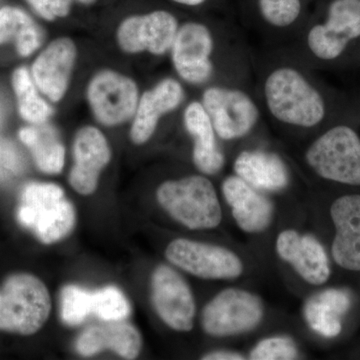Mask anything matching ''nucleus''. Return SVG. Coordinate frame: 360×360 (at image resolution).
<instances>
[{
	"label": "nucleus",
	"mask_w": 360,
	"mask_h": 360,
	"mask_svg": "<svg viewBox=\"0 0 360 360\" xmlns=\"http://www.w3.org/2000/svg\"><path fill=\"white\" fill-rule=\"evenodd\" d=\"M78 49L70 37L52 40L33 60L30 73L40 94L52 103L65 98L77 63Z\"/></svg>",
	"instance_id": "13"
},
{
	"label": "nucleus",
	"mask_w": 360,
	"mask_h": 360,
	"mask_svg": "<svg viewBox=\"0 0 360 360\" xmlns=\"http://www.w3.org/2000/svg\"><path fill=\"white\" fill-rule=\"evenodd\" d=\"M221 191L239 229L248 233L264 231L274 219V205L238 175L226 177Z\"/></svg>",
	"instance_id": "18"
},
{
	"label": "nucleus",
	"mask_w": 360,
	"mask_h": 360,
	"mask_svg": "<svg viewBox=\"0 0 360 360\" xmlns=\"http://www.w3.org/2000/svg\"><path fill=\"white\" fill-rule=\"evenodd\" d=\"M330 217L336 231L331 246L333 259L342 269L360 271V194L338 198Z\"/></svg>",
	"instance_id": "19"
},
{
	"label": "nucleus",
	"mask_w": 360,
	"mask_h": 360,
	"mask_svg": "<svg viewBox=\"0 0 360 360\" xmlns=\"http://www.w3.org/2000/svg\"><path fill=\"white\" fill-rule=\"evenodd\" d=\"M13 42L18 56L30 58L39 51L42 32L34 20L20 7L0 8V45Z\"/></svg>",
	"instance_id": "25"
},
{
	"label": "nucleus",
	"mask_w": 360,
	"mask_h": 360,
	"mask_svg": "<svg viewBox=\"0 0 360 360\" xmlns=\"http://www.w3.org/2000/svg\"><path fill=\"white\" fill-rule=\"evenodd\" d=\"M72 150L75 165L70 172V186L78 193L91 194L96 189L99 174L110 161L108 139L97 127L86 125L77 132Z\"/></svg>",
	"instance_id": "16"
},
{
	"label": "nucleus",
	"mask_w": 360,
	"mask_h": 360,
	"mask_svg": "<svg viewBox=\"0 0 360 360\" xmlns=\"http://www.w3.org/2000/svg\"><path fill=\"white\" fill-rule=\"evenodd\" d=\"M245 359L243 354L236 352H229V350L210 352L202 357L205 360H243Z\"/></svg>",
	"instance_id": "33"
},
{
	"label": "nucleus",
	"mask_w": 360,
	"mask_h": 360,
	"mask_svg": "<svg viewBox=\"0 0 360 360\" xmlns=\"http://www.w3.org/2000/svg\"><path fill=\"white\" fill-rule=\"evenodd\" d=\"M234 172L260 191H278L290 182L285 162L276 153L255 149L239 153L233 165Z\"/></svg>",
	"instance_id": "21"
},
{
	"label": "nucleus",
	"mask_w": 360,
	"mask_h": 360,
	"mask_svg": "<svg viewBox=\"0 0 360 360\" xmlns=\"http://www.w3.org/2000/svg\"><path fill=\"white\" fill-rule=\"evenodd\" d=\"M297 357V345L288 336L265 338L250 352V359L253 360H291Z\"/></svg>",
	"instance_id": "30"
},
{
	"label": "nucleus",
	"mask_w": 360,
	"mask_h": 360,
	"mask_svg": "<svg viewBox=\"0 0 360 360\" xmlns=\"http://www.w3.org/2000/svg\"><path fill=\"white\" fill-rule=\"evenodd\" d=\"M77 348L84 356L110 349L123 359H134L141 352V336L130 324L113 322L86 329L78 338Z\"/></svg>",
	"instance_id": "22"
},
{
	"label": "nucleus",
	"mask_w": 360,
	"mask_h": 360,
	"mask_svg": "<svg viewBox=\"0 0 360 360\" xmlns=\"http://www.w3.org/2000/svg\"><path fill=\"white\" fill-rule=\"evenodd\" d=\"M172 1L176 2V4H182V6H198L205 2L206 0H172Z\"/></svg>",
	"instance_id": "34"
},
{
	"label": "nucleus",
	"mask_w": 360,
	"mask_h": 360,
	"mask_svg": "<svg viewBox=\"0 0 360 360\" xmlns=\"http://www.w3.org/2000/svg\"><path fill=\"white\" fill-rule=\"evenodd\" d=\"M184 125L193 139V160L202 174H219L225 165V156L217 144V134L202 103L193 101L184 110Z\"/></svg>",
	"instance_id": "20"
},
{
	"label": "nucleus",
	"mask_w": 360,
	"mask_h": 360,
	"mask_svg": "<svg viewBox=\"0 0 360 360\" xmlns=\"http://www.w3.org/2000/svg\"><path fill=\"white\" fill-rule=\"evenodd\" d=\"M264 97L270 115L283 124L312 129L326 116L321 92L292 66H278L270 71L264 80Z\"/></svg>",
	"instance_id": "1"
},
{
	"label": "nucleus",
	"mask_w": 360,
	"mask_h": 360,
	"mask_svg": "<svg viewBox=\"0 0 360 360\" xmlns=\"http://www.w3.org/2000/svg\"><path fill=\"white\" fill-rule=\"evenodd\" d=\"M158 200L172 219L191 229H212L222 220L214 186L202 175L163 182Z\"/></svg>",
	"instance_id": "3"
},
{
	"label": "nucleus",
	"mask_w": 360,
	"mask_h": 360,
	"mask_svg": "<svg viewBox=\"0 0 360 360\" xmlns=\"http://www.w3.org/2000/svg\"><path fill=\"white\" fill-rule=\"evenodd\" d=\"M92 314V293L75 285L61 292V319L68 326H78Z\"/></svg>",
	"instance_id": "28"
},
{
	"label": "nucleus",
	"mask_w": 360,
	"mask_h": 360,
	"mask_svg": "<svg viewBox=\"0 0 360 360\" xmlns=\"http://www.w3.org/2000/svg\"><path fill=\"white\" fill-rule=\"evenodd\" d=\"M305 160L322 179L360 186V137L352 127L338 125L312 142Z\"/></svg>",
	"instance_id": "5"
},
{
	"label": "nucleus",
	"mask_w": 360,
	"mask_h": 360,
	"mask_svg": "<svg viewBox=\"0 0 360 360\" xmlns=\"http://www.w3.org/2000/svg\"><path fill=\"white\" fill-rule=\"evenodd\" d=\"M179 27L177 18L167 11L130 15L116 28V44L127 54L165 56L169 53Z\"/></svg>",
	"instance_id": "10"
},
{
	"label": "nucleus",
	"mask_w": 360,
	"mask_h": 360,
	"mask_svg": "<svg viewBox=\"0 0 360 360\" xmlns=\"http://www.w3.org/2000/svg\"><path fill=\"white\" fill-rule=\"evenodd\" d=\"M20 169V156L15 149L8 142L0 141V177L18 174Z\"/></svg>",
	"instance_id": "32"
},
{
	"label": "nucleus",
	"mask_w": 360,
	"mask_h": 360,
	"mask_svg": "<svg viewBox=\"0 0 360 360\" xmlns=\"http://www.w3.org/2000/svg\"><path fill=\"white\" fill-rule=\"evenodd\" d=\"M214 37L208 26L198 21L179 25L169 54L180 79L191 85L210 82L214 72Z\"/></svg>",
	"instance_id": "9"
},
{
	"label": "nucleus",
	"mask_w": 360,
	"mask_h": 360,
	"mask_svg": "<svg viewBox=\"0 0 360 360\" xmlns=\"http://www.w3.org/2000/svg\"><path fill=\"white\" fill-rule=\"evenodd\" d=\"M92 314L105 321H120L130 314L127 297L113 286L92 293Z\"/></svg>",
	"instance_id": "27"
},
{
	"label": "nucleus",
	"mask_w": 360,
	"mask_h": 360,
	"mask_svg": "<svg viewBox=\"0 0 360 360\" xmlns=\"http://www.w3.org/2000/svg\"><path fill=\"white\" fill-rule=\"evenodd\" d=\"M20 141L30 149L40 172L58 174L65 167V148L58 132L51 125L30 124L18 131Z\"/></svg>",
	"instance_id": "24"
},
{
	"label": "nucleus",
	"mask_w": 360,
	"mask_h": 360,
	"mask_svg": "<svg viewBox=\"0 0 360 360\" xmlns=\"http://www.w3.org/2000/svg\"><path fill=\"white\" fill-rule=\"evenodd\" d=\"M18 219L41 243L51 245L72 231L75 212L60 186L32 182L21 191Z\"/></svg>",
	"instance_id": "2"
},
{
	"label": "nucleus",
	"mask_w": 360,
	"mask_h": 360,
	"mask_svg": "<svg viewBox=\"0 0 360 360\" xmlns=\"http://www.w3.org/2000/svg\"><path fill=\"white\" fill-rule=\"evenodd\" d=\"M186 98V90L179 80L165 77L141 94L132 118L129 136L137 146L146 143L155 134L163 116L176 110Z\"/></svg>",
	"instance_id": "15"
},
{
	"label": "nucleus",
	"mask_w": 360,
	"mask_h": 360,
	"mask_svg": "<svg viewBox=\"0 0 360 360\" xmlns=\"http://www.w3.org/2000/svg\"><path fill=\"white\" fill-rule=\"evenodd\" d=\"M165 255L175 266L201 278L233 279L243 272L240 258L219 245L179 238L169 243Z\"/></svg>",
	"instance_id": "12"
},
{
	"label": "nucleus",
	"mask_w": 360,
	"mask_h": 360,
	"mask_svg": "<svg viewBox=\"0 0 360 360\" xmlns=\"http://www.w3.org/2000/svg\"><path fill=\"white\" fill-rule=\"evenodd\" d=\"M153 302L156 312L169 328L189 331L193 328L195 302L191 288L175 270L160 265L153 276Z\"/></svg>",
	"instance_id": "14"
},
{
	"label": "nucleus",
	"mask_w": 360,
	"mask_h": 360,
	"mask_svg": "<svg viewBox=\"0 0 360 360\" xmlns=\"http://www.w3.org/2000/svg\"><path fill=\"white\" fill-rule=\"evenodd\" d=\"M11 85L18 103V115L28 124H44L51 120L54 110L51 101L41 94L33 82L30 70L25 66L16 68Z\"/></svg>",
	"instance_id": "26"
},
{
	"label": "nucleus",
	"mask_w": 360,
	"mask_h": 360,
	"mask_svg": "<svg viewBox=\"0 0 360 360\" xmlns=\"http://www.w3.org/2000/svg\"><path fill=\"white\" fill-rule=\"evenodd\" d=\"M264 314V303L257 295L227 288L203 309L202 326L207 335L217 338L240 335L257 328Z\"/></svg>",
	"instance_id": "8"
},
{
	"label": "nucleus",
	"mask_w": 360,
	"mask_h": 360,
	"mask_svg": "<svg viewBox=\"0 0 360 360\" xmlns=\"http://www.w3.org/2000/svg\"><path fill=\"white\" fill-rule=\"evenodd\" d=\"M262 18L276 28L295 25L302 13V0H258Z\"/></svg>",
	"instance_id": "29"
},
{
	"label": "nucleus",
	"mask_w": 360,
	"mask_h": 360,
	"mask_svg": "<svg viewBox=\"0 0 360 360\" xmlns=\"http://www.w3.org/2000/svg\"><path fill=\"white\" fill-rule=\"evenodd\" d=\"M200 103L222 141L243 139L259 120V108L252 97L236 87L210 85L202 92Z\"/></svg>",
	"instance_id": "7"
},
{
	"label": "nucleus",
	"mask_w": 360,
	"mask_h": 360,
	"mask_svg": "<svg viewBox=\"0 0 360 360\" xmlns=\"http://www.w3.org/2000/svg\"><path fill=\"white\" fill-rule=\"evenodd\" d=\"M352 307V295L345 288H329L305 302L303 315L309 328L324 338H335L342 329V317Z\"/></svg>",
	"instance_id": "23"
},
{
	"label": "nucleus",
	"mask_w": 360,
	"mask_h": 360,
	"mask_svg": "<svg viewBox=\"0 0 360 360\" xmlns=\"http://www.w3.org/2000/svg\"><path fill=\"white\" fill-rule=\"evenodd\" d=\"M51 309L49 290L32 274H13L0 288V330L33 335L44 326Z\"/></svg>",
	"instance_id": "4"
},
{
	"label": "nucleus",
	"mask_w": 360,
	"mask_h": 360,
	"mask_svg": "<svg viewBox=\"0 0 360 360\" xmlns=\"http://www.w3.org/2000/svg\"><path fill=\"white\" fill-rule=\"evenodd\" d=\"M360 37V0H333L323 23L310 28L307 44L315 58L335 60Z\"/></svg>",
	"instance_id": "11"
},
{
	"label": "nucleus",
	"mask_w": 360,
	"mask_h": 360,
	"mask_svg": "<svg viewBox=\"0 0 360 360\" xmlns=\"http://www.w3.org/2000/svg\"><path fill=\"white\" fill-rule=\"evenodd\" d=\"M276 251L307 283L321 285L330 277L328 253L314 236L288 229L277 236Z\"/></svg>",
	"instance_id": "17"
},
{
	"label": "nucleus",
	"mask_w": 360,
	"mask_h": 360,
	"mask_svg": "<svg viewBox=\"0 0 360 360\" xmlns=\"http://www.w3.org/2000/svg\"><path fill=\"white\" fill-rule=\"evenodd\" d=\"M34 13L45 21H56L70 15L73 0H25Z\"/></svg>",
	"instance_id": "31"
},
{
	"label": "nucleus",
	"mask_w": 360,
	"mask_h": 360,
	"mask_svg": "<svg viewBox=\"0 0 360 360\" xmlns=\"http://www.w3.org/2000/svg\"><path fill=\"white\" fill-rule=\"evenodd\" d=\"M80 4H84V6H90V4H96L97 0H77Z\"/></svg>",
	"instance_id": "35"
},
{
	"label": "nucleus",
	"mask_w": 360,
	"mask_h": 360,
	"mask_svg": "<svg viewBox=\"0 0 360 360\" xmlns=\"http://www.w3.org/2000/svg\"><path fill=\"white\" fill-rule=\"evenodd\" d=\"M85 96L96 122L115 127L134 118L141 92L134 78L106 68L92 75Z\"/></svg>",
	"instance_id": "6"
}]
</instances>
